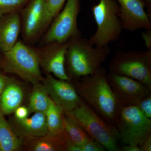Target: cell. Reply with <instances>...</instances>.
<instances>
[{
  "label": "cell",
  "mask_w": 151,
  "mask_h": 151,
  "mask_svg": "<svg viewBox=\"0 0 151 151\" xmlns=\"http://www.w3.org/2000/svg\"><path fill=\"white\" fill-rule=\"evenodd\" d=\"M107 71L101 67L92 75L80 77L74 88L78 95L91 105L107 123L115 124L122 106L107 79Z\"/></svg>",
  "instance_id": "1"
},
{
  "label": "cell",
  "mask_w": 151,
  "mask_h": 151,
  "mask_svg": "<svg viewBox=\"0 0 151 151\" xmlns=\"http://www.w3.org/2000/svg\"><path fill=\"white\" fill-rule=\"evenodd\" d=\"M110 52L109 46L96 47L89 39L81 37L71 39L68 42L65 54V67L68 76L79 79L94 74L102 67Z\"/></svg>",
  "instance_id": "2"
},
{
  "label": "cell",
  "mask_w": 151,
  "mask_h": 151,
  "mask_svg": "<svg viewBox=\"0 0 151 151\" xmlns=\"http://www.w3.org/2000/svg\"><path fill=\"white\" fill-rule=\"evenodd\" d=\"M65 116L75 120L90 137L102 144L106 150L121 151L117 128L103 121L83 99L78 107Z\"/></svg>",
  "instance_id": "3"
},
{
  "label": "cell",
  "mask_w": 151,
  "mask_h": 151,
  "mask_svg": "<svg viewBox=\"0 0 151 151\" xmlns=\"http://www.w3.org/2000/svg\"><path fill=\"white\" fill-rule=\"evenodd\" d=\"M92 10L97 28L89 39V42L96 47L108 46L119 38L123 29L119 4L116 0H100L92 7Z\"/></svg>",
  "instance_id": "4"
},
{
  "label": "cell",
  "mask_w": 151,
  "mask_h": 151,
  "mask_svg": "<svg viewBox=\"0 0 151 151\" xmlns=\"http://www.w3.org/2000/svg\"><path fill=\"white\" fill-rule=\"evenodd\" d=\"M110 72L142 82L151 90V50H119L109 65Z\"/></svg>",
  "instance_id": "5"
},
{
  "label": "cell",
  "mask_w": 151,
  "mask_h": 151,
  "mask_svg": "<svg viewBox=\"0 0 151 151\" xmlns=\"http://www.w3.org/2000/svg\"><path fill=\"white\" fill-rule=\"evenodd\" d=\"M115 124L120 139L125 145L140 147L151 134V119L144 116L136 105L122 107Z\"/></svg>",
  "instance_id": "6"
},
{
  "label": "cell",
  "mask_w": 151,
  "mask_h": 151,
  "mask_svg": "<svg viewBox=\"0 0 151 151\" xmlns=\"http://www.w3.org/2000/svg\"><path fill=\"white\" fill-rule=\"evenodd\" d=\"M3 53L6 70L34 84L42 80L39 56L34 50L17 41L12 48Z\"/></svg>",
  "instance_id": "7"
},
{
  "label": "cell",
  "mask_w": 151,
  "mask_h": 151,
  "mask_svg": "<svg viewBox=\"0 0 151 151\" xmlns=\"http://www.w3.org/2000/svg\"><path fill=\"white\" fill-rule=\"evenodd\" d=\"M80 0H67L65 7L56 16L45 37L47 43H65L73 38L81 37L77 26Z\"/></svg>",
  "instance_id": "8"
},
{
  "label": "cell",
  "mask_w": 151,
  "mask_h": 151,
  "mask_svg": "<svg viewBox=\"0 0 151 151\" xmlns=\"http://www.w3.org/2000/svg\"><path fill=\"white\" fill-rule=\"evenodd\" d=\"M107 79L115 97L122 107L136 105L151 94V89L142 82L124 76L109 72Z\"/></svg>",
  "instance_id": "9"
},
{
  "label": "cell",
  "mask_w": 151,
  "mask_h": 151,
  "mask_svg": "<svg viewBox=\"0 0 151 151\" xmlns=\"http://www.w3.org/2000/svg\"><path fill=\"white\" fill-rule=\"evenodd\" d=\"M44 86L50 98L65 115L78 107L82 101L69 81L55 79L49 75L45 79Z\"/></svg>",
  "instance_id": "10"
},
{
  "label": "cell",
  "mask_w": 151,
  "mask_h": 151,
  "mask_svg": "<svg viewBox=\"0 0 151 151\" xmlns=\"http://www.w3.org/2000/svg\"><path fill=\"white\" fill-rule=\"evenodd\" d=\"M123 29L134 32L151 28V19L146 12L144 0H116Z\"/></svg>",
  "instance_id": "11"
},
{
  "label": "cell",
  "mask_w": 151,
  "mask_h": 151,
  "mask_svg": "<svg viewBox=\"0 0 151 151\" xmlns=\"http://www.w3.org/2000/svg\"><path fill=\"white\" fill-rule=\"evenodd\" d=\"M23 12L25 36L31 39L47 25L45 0H30L28 1Z\"/></svg>",
  "instance_id": "12"
},
{
  "label": "cell",
  "mask_w": 151,
  "mask_h": 151,
  "mask_svg": "<svg viewBox=\"0 0 151 151\" xmlns=\"http://www.w3.org/2000/svg\"><path fill=\"white\" fill-rule=\"evenodd\" d=\"M42 53V63L47 72L53 73L58 79L70 81L65 71V54L68 42H52Z\"/></svg>",
  "instance_id": "13"
},
{
  "label": "cell",
  "mask_w": 151,
  "mask_h": 151,
  "mask_svg": "<svg viewBox=\"0 0 151 151\" xmlns=\"http://www.w3.org/2000/svg\"><path fill=\"white\" fill-rule=\"evenodd\" d=\"M21 21L17 12L5 14L0 20V52L12 48L17 42Z\"/></svg>",
  "instance_id": "14"
},
{
  "label": "cell",
  "mask_w": 151,
  "mask_h": 151,
  "mask_svg": "<svg viewBox=\"0 0 151 151\" xmlns=\"http://www.w3.org/2000/svg\"><path fill=\"white\" fill-rule=\"evenodd\" d=\"M19 125L27 134L33 137H42L48 132L45 113L36 112L30 118L18 120Z\"/></svg>",
  "instance_id": "15"
},
{
  "label": "cell",
  "mask_w": 151,
  "mask_h": 151,
  "mask_svg": "<svg viewBox=\"0 0 151 151\" xmlns=\"http://www.w3.org/2000/svg\"><path fill=\"white\" fill-rule=\"evenodd\" d=\"M23 94L21 89L15 84H9L1 93V111L3 114H8L15 111L21 104Z\"/></svg>",
  "instance_id": "16"
},
{
  "label": "cell",
  "mask_w": 151,
  "mask_h": 151,
  "mask_svg": "<svg viewBox=\"0 0 151 151\" xmlns=\"http://www.w3.org/2000/svg\"><path fill=\"white\" fill-rule=\"evenodd\" d=\"M20 142L15 134L0 111V151H15L19 148Z\"/></svg>",
  "instance_id": "17"
},
{
  "label": "cell",
  "mask_w": 151,
  "mask_h": 151,
  "mask_svg": "<svg viewBox=\"0 0 151 151\" xmlns=\"http://www.w3.org/2000/svg\"><path fill=\"white\" fill-rule=\"evenodd\" d=\"M63 114L61 110L50 99L45 115L48 132L51 134L56 136L64 133Z\"/></svg>",
  "instance_id": "18"
},
{
  "label": "cell",
  "mask_w": 151,
  "mask_h": 151,
  "mask_svg": "<svg viewBox=\"0 0 151 151\" xmlns=\"http://www.w3.org/2000/svg\"><path fill=\"white\" fill-rule=\"evenodd\" d=\"M63 126L68 138L77 145L81 147L91 138L83 128L69 116H64Z\"/></svg>",
  "instance_id": "19"
},
{
  "label": "cell",
  "mask_w": 151,
  "mask_h": 151,
  "mask_svg": "<svg viewBox=\"0 0 151 151\" xmlns=\"http://www.w3.org/2000/svg\"><path fill=\"white\" fill-rule=\"evenodd\" d=\"M34 89L31 95L29 109L32 112L46 113L48 109L50 98L44 86L38 83L35 84Z\"/></svg>",
  "instance_id": "20"
},
{
  "label": "cell",
  "mask_w": 151,
  "mask_h": 151,
  "mask_svg": "<svg viewBox=\"0 0 151 151\" xmlns=\"http://www.w3.org/2000/svg\"><path fill=\"white\" fill-rule=\"evenodd\" d=\"M66 0H45L47 12V25L58 14Z\"/></svg>",
  "instance_id": "21"
},
{
  "label": "cell",
  "mask_w": 151,
  "mask_h": 151,
  "mask_svg": "<svg viewBox=\"0 0 151 151\" xmlns=\"http://www.w3.org/2000/svg\"><path fill=\"white\" fill-rule=\"evenodd\" d=\"M29 0H0V9L5 14L17 12L24 7Z\"/></svg>",
  "instance_id": "22"
},
{
  "label": "cell",
  "mask_w": 151,
  "mask_h": 151,
  "mask_svg": "<svg viewBox=\"0 0 151 151\" xmlns=\"http://www.w3.org/2000/svg\"><path fill=\"white\" fill-rule=\"evenodd\" d=\"M141 113L147 118H151V93L143 98L136 105Z\"/></svg>",
  "instance_id": "23"
},
{
  "label": "cell",
  "mask_w": 151,
  "mask_h": 151,
  "mask_svg": "<svg viewBox=\"0 0 151 151\" xmlns=\"http://www.w3.org/2000/svg\"><path fill=\"white\" fill-rule=\"evenodd\" d=\"M81 151H104L106 149L100 142L90 138L81 146Z\"/></svg>",
  "instance_id": "24"
},
{
  "label": "cell",
  "mask_w": 151,
  "mask_h": 151,
  "mask_svg": "<svg viewBox=\"0 0 151 151\" xmlns=\"http://www.w3.org/2000/svg\"><path fill=\"white\" fill-rule=\"evenodd\" d=\"M15 111V116L18 120L26 119L28 116V109L24 107H19Z\"/></svg>",
  "instance_id": "25"
},
{
  "label": "cell",
  "mask_w": 151,
  "mask_h": 151,
  "mask_svg": "<svg viewBox=\"0 0 151 151\" xmlns=\"http://www.w3.org/2000/svg\"><path fill=\"white\" fill-rule=\"evenodd\" d=\"M146 30L142 33V38L147 50H151V28Z\"/></svg>",
  "instance_id": "26"
},
{
  "label": "cell",
  "mask_w": 151,
  "mask_h": 151,
  "mask_svg": "<svg viewBox=\"0 0 151 151\" xmlns=\"http://www.w3.org/2000/svg\"><path fill=\"white\" fill-rule=\"evenodd\" d=\"M140 147L142 151H151V134L146 138L142 145Z\"/></svg>",
  "instance_id": "27"
},
{
  "label": "cell",
  "mask_w": 151,
  "mask_h": 151,
  "mask_svg": "<svg viewBox=\"0 0 151 151\" xmlns=\"http://www.w3.org/2000/svg\"><path fill=\"white\" fill-rule=\"evenodd\" d=\"M120 150L122 151H142L139 146L134 145H125Z\"/></svg>",
  "instance_id": "28"
},
{
  "label": "cell",
  "mask_w": 151,
  "mask_h": 151,
  "mask_svg": "<svg viewBox=\"0 0 151 151\" xmlns=\"http://www.w3.org/2000/svg\"><path fill=\"white\" fill-rule=\"evenodd\" d=\"M6 78L1 74H0V94L4 90L5 86L6 83Z\"/></svg>",
  "instance_id": "29"
},
{
  "label": "cell",
  "mask_w": 151,
  "mask_h": 151,
  "mask_svg": "<svg viewBox=\"0 0 151 151\" xmlns=\"http://www.w3.org/2000/svg\"><path fill=\"white\" fill-rule=\"evenodd\" d=\"M145 3L147 12L151 19V0H144Z\"/></svg>",
  "instance_id": "30"
},
{
  "label": "cell",
  "mask_w": 151,
  "mask_h": 151,
  "mask_svg": "<svg viewBox=\"0 0 151 151\" xmlns=\"http://www.w3.org/2000/svg\"><path fill=\"white\" fill-rule=\"evenodd\" d=\"M4 12H3V11H2L0 9V20H1V18L2 17H3V16L5 14Z\"/></svg>",
  "instance_id": "31"
}]
</instances>
